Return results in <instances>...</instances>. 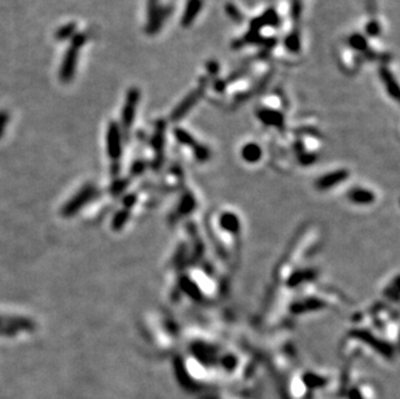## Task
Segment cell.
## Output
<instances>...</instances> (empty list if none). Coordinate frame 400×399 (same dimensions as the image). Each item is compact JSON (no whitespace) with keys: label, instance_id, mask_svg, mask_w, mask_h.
I'll use <instances>...</instances> for the list:
<instances>
[{"label":"cell","instance_id":"cell-1","mask_svg":"<svg viewBox=\"0 0 400 399\" xmlns=\"http://www.w3.org/2000/svg\"><path fill=\"white\" fill-rule=\"evenodd\" d=\"M99 193V189L95 184L88 183L86 186H83L77 193L69 200L62 209H61V215L64 218H72L75 214H78L79 210L83 209L87 204L95 200V197Z\"/></svg>","mask_w":400,"mask_h":399},{"label":"cell","instance_id":"cell-2","mask_svg":"<svg viewBox=\"0 0 400 399\" xmlns=\"http://www.w3.org/2000/svg\"><path fill=\"white\" fill-rule=\"evenodd\" d=\"M171 13V7L161 5L160 0H148L147 8V26L145 31L149 35L157 34L163 26L164 21Z\"/></svg>","mask_w":400,"mask_h":399},{"label":"cell","instance_id":"cell-3","mask_svg":"<svg viewBox=\"0 0 400 399\" xmlns=\"http://www.w3.org/2000/svg\"><path fill=\"white\" fill-rule=\"evenodd\" d=\"M139 100L140 91L137 90L136 87L130 88L129 92H127V96H126L123 109H122V127H123L125 131H129V130L131 129V126L133 125V121H135L136 115V108H137Z\"/></svg>","mask_w":400,"mask_h":399},{"label":"cell","instance_id":"cell-4","mask_svg":"<svg viewBox=\"0 0 400 399\" xmlns=\"http://www.w3.org/2000/svg\"><path fill=\"white\" fill-rule=\"evenodd\" d=\"M206 87H208V80H202L200 82V84H198V87H197L196 90H193L192 92H190L188 96L184 99V100L180 103V104L178 105L175 108V110H174V113L171 114V117L175 121H178V119H180L182 117H184V115L187 114V113L189 112L190 109L194 106V105L198 103V101L201 100V97L204 96L205 91H206Z\"/></svg>","mask_w":400,"mask_h":399},{"label":"cell","instance_id":"cell-5","mask_svg":"<svg viewBox=\"0 0 400 399\" xmlns=\"http://www.w3.org/2000/svg\"><path fill=\"white\" fill-rule=\"evenodd\" d=\"M107 155L113 161H118L122 156V133L118 123L110 122L107 131Z\"/></svg>","mask_w":400,"mask_h":399},{"label":"cell","instance_id":"cell-6","mask_svg":"<svg viewBox=\"0 0 400 399\" xmlns=\"http://www.w3.org/2000/svg\"><path fill=\"white\" fill-rule=\"evenodd\" d=\"M35 324L24 318H0V335H15L20 331H32Z\"/></svg>","mask_w":400,"mask_h":399},{"label":"cell","instance_id":"cell-7","mask_svg":"<svg viewBox=\"0 0 400 399\" xmlns=\"http://www.w3.org/2000/svg\"><path fill=\"white\" fill-rule=\"evenodd\" d=\"M78 51L77 48L70 47L66 50L65 56L62 58L60 68V80L64 83L72 82L75 74V68H77V60H78Z\"/></svg>","mask_w":400,"mask_h":399},{"label":"cell","instance_id":"cell-8","mask_svg":"<svg viewBox=\"0 0 400 399\" xmlns=\"http://www.w3.org/2000/svg\"><path fill=\"white\" fill-rule=\"evenodd\" d=\"M201 9H202V0H188L184 13L182 16V20H180L183 27H189L193 22L196 21Z\"/></svg>","mask_w":400,"mask_h":399},{"label":"cell","instance_id":"cell-9","mask_svg":"<svg viewBox=\"0 0 400 399\" xmlns=\"http://www.w3.org/2000/svg\"><path fill=\"white\" fill-rule=\"evenodd\" d=\"M379 74H381V80H382L387 91H389V94L393 96V99L398 100V97H399V87H398L397 80H395L394 76L391 74V72H389L386 68H381Z\"/></svg>","mask_w":400,"mask_h":399},{"label":"cell","instance_id":"cell-10","mask_svg":"<svg viewBox=\"0 0 400 399\" xmlns=\"http://www.w3.org/2000/svg\"><path fill=\"white\" fill-rule=\"evenodd\" d=\"M259 118L266 125H272V126H280L282 123V115L276 110H269V109H263L259 112Z\"/></svg>","mask_w":400,"mask_h":399},{"label":"cell","instance_id":"cell-11","mask_svg":"<svg viewBox=\"0 0 400 399\" xmlns=\"http://www.w3.org/2000/svg\"><path fill=\"white\" fill-rule=\"evenodd\" d=\"M75 32H77V25H75V22H69V24L61 26L60 29L56 30V32H54V39L58 40V42H64V40L72 39Z\"/></svg>","mask_w":400,"mask_h":399},{"label":"cell","instance_id":"cell-12","mask_svg":"<svg viewBox=\"0 0 400 399\" xmlns=\"http://www.w3.org/2000/svg\"><path fill=\"white\" fill-rule=\"evenodd\" d=\"M348 43H350L351 48H354L355 51H359V52H365L367 54H372L371 50L368 48V42H367V38L360 34H354L348 38Z\"/></svg>","mask_w":400,"mask_h":399},{"label":"cell","instance_id":"cell-13","mask_svg":"<svg viewBox=\"0 0 400 399\" xmlns=\"http://www.w3.org/2000/svg\"><path fill=\"white\" fill-rule=\"evenodd\" d=\"M262 156L261 148L258 147L257 144H247L242 148V157L245 161L247 162H257L259 161Z\"/></svg>","mask_w":400,"mask_h":399},{"label":"cell","instance_id":"cell-14","mask_svg":"<svg viewBox=\"0 0 400 399\" xmlns=\"http://www.w3.org/2000/svg\"><path fill=\"white\" fill-rule=\"evenodd\" d=\"M285 48L292 53H296L300 50V35L298 30H294L293 32H290L289 35L285 38Z\"/></svg>","mask_w":400,"mask_h":399},{"label":"cell","instance_id":"cell-15","mask_svg":"<svg viewBox=\"0 0 400 399\" xmlns=\"http://www.w3.org/2000/svg\"><path fill=\"white\" fill-rule=\"evenodd\" d=\"M127 219H129V209H123V210L117 213L114 218H113V223H111L113 230H121L122 227L126 224Z\"/></svg>","mask_w":400,"mask_h":399},{"label":"cell","instance_id":"cell-16","mask_svg":"<svg viewBox=\"0 0 400 399\" xmlns=\"http://www.w3.org/2000/svg\"><path fill=\"white\" fill-rule=\"evenodd\" d=\"M351 198L352 201L357 202V204H369L373 200V196H372L371 192L364 191V189H356L354 193L351 194Z\"/></svg>","mask_w":400,"mask_h":399},{"label":"cell","instance_id":"cell-17","mask_svg":"<svg viewBox=\"0 0 400 399\" xmlns=\"http://www.w3.org/2000/svg\"><path fill=\"white\" fill-rule=\"evenodd\" d=\"M222 226L223 228L231 231V232H236L239 228V220L232 214H224L222 216Z\"/></svg>","mask_w":400,"mask_h":399},{"label":"cell","instance_id":"cell-18","mask_svg":"<svg viewBox=\"0 0 400 399\" xmlns=\"http://www.w3.org/2000/svg\"><path fill=\"white\" fill-rule=\"evenodd\" d=\"M342 176H343L342 173H336L332 174V175H326L325 178H322V179L320 180V187L321 188L332 187V186H334L336 183L341 182Z\"/></svg>","mask_w":400,"mask_h":399},{"label":"cell","instance_id":"cell-19","mask_svg":"<svg viewBox=\"0 0 400 399\" xmlns=\"http://www.w3.org/2000/svg\"><path fill=\"white\" fill-rule=\"evenodd\" d=\"M86 40L87 35L84 32H75L72 39H70V46L77 48V50H80L84 46V43H86Z\"/></svg>","mask_w":400,"mask_h":399},{"label":"cell","instance_id":"cell-20","mask_svg":"<svg viewBox=\"0 0 400 399\" xmlns=\"http://www.w3.org/2000/svg\"><path fill=\"white\" fill-rule=\"evenodd\" d=\"M225 11H227L228 16L232 18L233 21L241 22L243 20V15L241 13V11H240L239 8L236 7V5H233V4H231V3L227 4V7H225Z\"/></svg>","mask_w":400,"mask_h":399},{"label":"cell","instance_id":"cell-21","mask_svg":"<svg viewBox=\"0 0 400 399\" xmlns=\"http://www.w3.org/2000/svg\"><path fill=\"white\" fill-rule=\"evenodd\" d=\"M175 135L178 137V140L182 144L186 145H194V139L190 136L189 133H187L186 130H176Z\"/></svg>","mask_w":400,"mask_h":399},{"label":"cell","instance_id":"cell-22","mask_svg":"<svg viewBox=\"0 0 400 399\" xmlns=\"http://www.w3.org/2000/svg\"><path fill=\"white\" fill-rule=\"evenodd\" d=\"M300 13H302V1L292 0V17H293L294 22H299Z\"/></svg>","mask_w":400,"mask_h":399},{"label":"cell","instance_id":"cell-23","mask_svg":"<svg viewBox=\"0 0 400 399\" xmlns=\"http://www.w3.org/2000/svg\"><path fill=\"white\" fill-rule=\"evenodd\" d=\"M8 122H9V114H8V112H5V110H0V137L3 136Z\"/></svg>","mask_w":400,"mask_h":399},{"label":"cell","instance_id":"cell-24","mask_svg":"<svg viewBox=\"0 0 400 399\" xmlns=\"http://www.w3.org/2000/svg\"><path fill=\"white\" fill-rule=\"evenodd\" d=\"M379 31H381V27H379V25L377 24V22L372 21V22H369L368 25H367V32H368L371 36L378 35Z\"/></svg>","mask_w":400,"mask_h":399}]
</instances>
